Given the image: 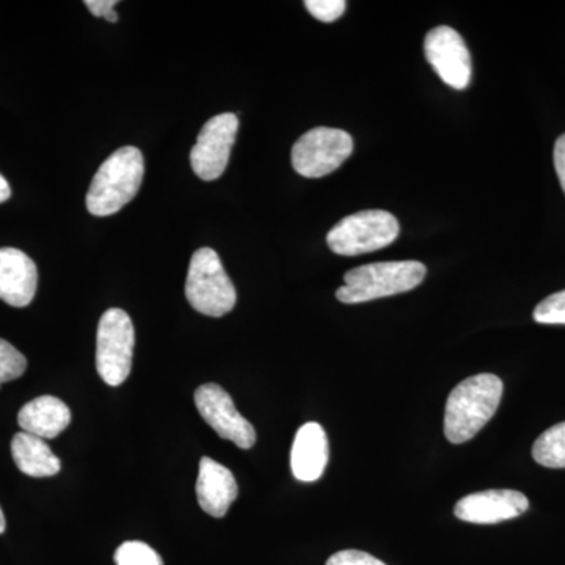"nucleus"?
I'll use <instances>...</instances> for the list:
<instances>
[{
  "mask_svg": "<svg viewBox=\"0 0 565 565\" xmlns=\"http://www.w3.org/2000/svg\"><path fill=\"white\" fill-rule=\"evenodd\" d=\"M504 385L498 375L478 374L449 394L445 411V435L449 444L462 445L486 426L500 407Z\"/></svg>",
  "mask_w": 565,
  "mask_h": 565,
  "instance_id": "f257e3e1",
  "label": "nucleus"
},
{
  "mask_svg": "<svg viewBox=\"0 0 565 565\" xmlns=\"http://www.w3.org/2000/svg\"><path fill=\"white\" fill-rule=\"evenodd\" d=\"M145 162L139 148L122 147L99 167L87 192V210L107 217L132 202L143 181Z\"/></svg>",
  "mask_w": 565,
  "mask_h": 565,
  "instance_id": "f03ea898",
  "label": "nucleus"
},
{
  "mask_svg": "<svg viewBox=\"0 0 565 565\" xmlns=\"http://www.w3.org/2000/svg\"><path fill=\"white\" fill-rule=\"evenodd\" d=\"M426 274V266L419 262L364 264L344 275L337 299L353 305L408 292L422 285Z\"/></svg>",
  "mask_w": 565,
  "mask_h": 565,
  "instance_id": "7ed1b4c3",
  "label": "nucleus"
},
{
  "mask_svg": "<svg viewBox=\"0 0 565 565\" xmlns=\"http://www.w3.org/2000/svg\"><path fill=\"white\" fill-rule=\"evenodd\" d=\"M185 297L193 310L211 318H222L237 302L236 288L218 258L210 247L193 253L185 280Z\"/></svg>",
  "mask_w": 565,
  "mask_h": 565,
  "instance_id": "20e7f679",
  "label": "nucleus"
},
{
  "mask_svg": "<svg viewBox=\"0 0 565 565\" xmlns=\"http://www.w3.org/2000/svg\"><path fill=\"white\" fill-rule=\"evenodd\" d=\"M399 236V222L388 211L367 210L348 215L327 234L330 250L359 256L388 247Z\"/></svg>",
  "mask_w": 565,
  "mask_h": 565,
  "instance_id": "39448f33",
  "label": "nucleus"
},
{
  "mask_svg": "<svg viewBox=\"0 0 565 565\" xmlns=\"http://www.w3.org/2000/svg\"><path fill=\"white\" fill-rule=\"evenodd\" d=\"M136 332L131 318L120 308L103 315L96 334V370L107 385H121L131 374Z\"/></svg>",
  "mask_w": 565,
  "mask_h": 565,
  "instance_id": "423d86ee",
  "label": "nucleus"
},
{
  "mask_svg": "<svg viewBox=\"0 0 565 565\" xmlns=\"http://www.w3.org/2000/svg\"><path fill=\"white\" fill-rule=\"evenodd\" d=\"M352 151L351 134L343 129L315 128L294 145L292 167L305 178H322L340 169Z\"/></svg>",
  "mask_w": 565,
  "mask_h": 565,
  "instance_id": "0eeeda50",
  "label": "nucleus"
},
{
  "mask_svg": "<svg viewBox=\"0 0 565 565\" xmlns=\"http://www.w3.org/2000/svg\"><path fill=\"white\" fill-rule=\"evenodd\" d=\"M237 129L239 118L234 114L217 115L203 126L191 151V166L200 180L215 181L225 172Z\"/></svg>",
  "mask_w": 565,
  "mask_h": 565,
  "instance_id": "6e6552de",
  "label": "nucleus"
},
{
  "mask_svg": "<svg viewBox=\"0 0 565 565\" xmlns=\"http://www.w3.org/2000/svg\"><path fill=\"white\" fill-rule=\"evenodd\" d=\"M195 405L204 422L210 424L218 437L233 441L241 449L255 446V427L237 412L232 396L221 385L200 386L195 392Z\"/></svg>",
  "mask_w": 565,
  "mask_h": 565,
  "instance_id": "1a4fd4ad",
  "label": "nucleus"
},
{
  "mask_svg": "<svg viewBox=\"0 0 565 565\" xmlns=\"http://www.w3.org/2000/svg\"><path fill=\"white\" fill-rule=\"evenodd\" d=\"M424 52H426L427 62L446 85L456 90H465L470 85V51L455 29L440 25L427 32Z\"/></svg>",
  "mask_w": 565,
  "mask_h": 565,
  "instance_id": "9d476101",
  "label": "nucleus"
},
{
  "mask_svg": "<svg viewBox=\"0 0 565 565\" xmlns=\"http://www.w3.org/2000/svg\"><path fill=\"white\" fill-rule=\"evenodd\" d=\"M530 501L516 490H486L467 494L456 504L457 519L476 525H494L525 514Z\"/></svg>",
  "mask_w": 565,
  "mask_h": 565,
  "instance_id": "9b49d317",
  "label": "nucleus"
},
{
  "mask_svg": "<svg viewBox=\"0 0 565 565\" xmlns=\"http://www.w3.org/2000/svg\"><path fill=\"white\" fill-rule=\"evenodd\" d=\"M39 286L35 263L18 248H0V300L10 307L31 305Z\"/></svg>",
  "mask_w": 565,
  "mask_h": 565,
  "instance_id": "f8f14e48",
  "label": "nucleus"
},
{
  "mask_svg": "<svg viewBox=\"0 0 565 565\" xmlns=\"http://www.w3.org/2000/svg\"><path fill=\"white\" fill-rule=\"evenodd\" d=\"M237 494L239 487L232 471L210 457H203L196 479V500L200 508L206 514L222 519L228 514L230 505L236 501Z\"/></svg>",
  "mask_w": 565,
  "mask_h": 565,
  "instance_id": "ddd939ff",
  "label": "nucleus"
},
{
  "mask_svg": "<svg viewBox=\"0 0 565 565\" xmlns=\"http://www.w3.org/2000/svg\"><path fill=\"white\" fill-rule=\"evenodd\" d=\"M329 463V440L321 424L307 423L297 430L291 449V470L300 482H316Z\"/></svg>",
  "mask_w": 565,
  "mask_h": 565,
  "instance_id": "4468645a",
  "label": "nucleus"
},
{
  "mask_svg": "<svg viewBox=\"0 0 565 565\" xmlns=\"http://www.w3.org/2000/svg\"><path fill=\"white\" fill-rule=\"evenodd\" d=\"M71 423L68 405L55 396H40L21 408L18 424L22 433L36 435L43 440L61 435Z\"/></svg>",
  "mask_w": 565,
  "mask_h": 565,
  "instance_id": "2eb2a0df",
  "label": "nucleus"
},
{
  "mask_svg": "<svg viewBox=\"0 0 565 565\" xmlns=\"http://www.w3.org/2000/svg\"><path fill=\"white\" fill-rule=\"evenodd\" d=\"M11 456L21 473L32 478H50L61 471L62 462L50 445L36 435L20 433L11 440Z\"/></svg>",
  "mask_w": 565,
  "mask_h": 565,
  "instance_id": "dca6fc26",
  "label": "nucleus"
},
{
  "mask_svg": "<svg viewBox=\"0 0 565 565\" xmlns=\"http://www.w3.org/2000/svg\"><path fill=\"white\" fill-rule=\"evenodd\" d=\"M535 462L546 468H565V422L545 430L533 446Z\"/></svg>",
  "mask_w": 565,
  "mask_h": 565,
  "instance_id": "f3484780",
  "label": "nucleus"
},
{
  "mask_svg": "<svg viewBox=\"0 0 565 565\" xmlns=\"http://www.w3.org/2000/svg\"><path fill=\"white\" fill-rule=\"evenodd\" d=\"M117 565H163L162 557L143 542L131 541L118 546L115 553Z\"/></svg>",
  "mask_w": 565,
  "mask_h": 565,
  "instance_id": "a211bd4d",
  "label": "nucleus"
},
{
  "mask_svg": "<svg viewBox=\"0 0 565 565\" xmlns=\"http://www.w3.org/2000/svg\"><path fill=\"white\" fill-rule=\"evenodd\" d=\"M28 370V360L9 341L0 338V384L17 381Z\"/></svg>",
  "mask_w": 565,
  "mask_h": 565,
  "instance_id": "6ab92c4d",
  "label": "nucleus"
},
{
  "mask_svg": "<svg viewBox=\"0 0 565 565\" xmlns=\"http://www.w3.org/2000/svg\"><path fill=\"white\" fill-rule=\"evenodd\" d=\"M535 322L548 326H565V291L552 294L535 307Z\"/></svg>",
  "mask_w": 565,
  "mask_h": 565,
  "instance_id": "aec40b11",
  "label": "nucleus"
},
{
  "mask_svg": "<svg viewBox=\"0 0 565 565\" xmlns=\"http://www.w3.org/2000/svg\"><path fill=\"white\" fill-rule=\"evenodd\" d=\"M303 6L316 20L333 22L343 17L348 3L344 0H305Z\"/></svg>",
  "mask_w": 565,
  "mask_h": 565,
  "instance_id": "412c9836",
  "label": "nucleus"
},
{
  "mask_svg": "<svg viewBox=\"0 0 565 565\" xmlns=\"http://www.w3.org/2000/svg\"><path fill=\"white\" fill-rule=\"evenodd\" d=\"M326 565H386L370 553L359 552V550H344V552L334 553Z\"/></svg>",
  "mask_w": 565,
  "mask_h": 565,
  "instance_id": "4be33fe9",
  "label": "nucleus"
},
{
  "mask_svg": "<svg viewBox=\"0 0 565 565\" xmlns=\"http://www.w3.org/2000/svg\"><path fill=\"white\" fill-rule=\"evenodd\" d=\"M118 6L117 0H87L85 7L90 10L93 17L106 18V21L118 22V14L115 7Z\"/></svg>",
  "mask_w": 565,
  "mask_h": 565,
  "instance_id": "5701e85b",
  "label": "nucleus"
},
{
  "mask_svg": "<svg viewBox=\"0 0 565 565\" xmlns=\"http://www.w3.org/2000/svg\"><path fill=\"white\" fill-rule=\"evenodd\" d=\"M553 161H555V169L557 178H559L561 188H563L565 193V134L556 140Z\"/></svg>",
  "mask_w": 565,
  "mask_h": 565,
  "instance_id": "b1692460",
  "label": "nucleus"
},
{
  "mask_svg": "<svg viewBox=\"0 0 565 565\" xmlns=\"http://www.w3.org/2000/svg\"><path fill=\"white\" fill-rule=\"evenodd\" d=\"M11 189L9 181L0 174V204L6 203L7 200H10Z\"/></svg>",
  "mask_w": 565,
  "mask_h": 565,
  "instance_id": "393cba45",
  "label": "nucleus"
},
{
  "mask_svg": "<svg viewBox=\"0 0 565 565\" xmlns=\"http://www.w3.org/2000/svg\"><path fill=\"white\" fill-rule=\"evenodd\" d=\"M6 516H3L2 508H0V534H2L3 531H6Z\"/></svg>",
  "mask_w": 565,
  "mask_h": 565,
  "instance_id": "a878e982",
  "label": "nucleus"
},
{
  "mask_svg": "<svg viewBox=\"0 0 565 565\" xmlns=\"http://www.w3.org/2000/svg\"><path fill=\"white\" fill-rule=\"evenodd\" d=\"M0 388H2V384H0Z\"/></svg>",
  "mask_w": 565,
  "mask_h": 565,
  "instance_id": "bb28decb",
  "label": "nucleus"
}]
</instances>
